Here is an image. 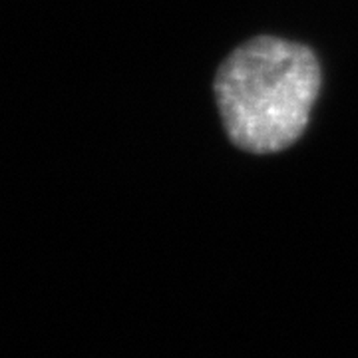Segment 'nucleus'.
<instances>
[{
	"instance_id": "nucleus-1",
	"label": "nucleus",
	"mask_w": 358,
	"mask_h": 358,
	"mask_svg": "<svg viewBox=\"0 0 358 358\" xmlns=\"http://www.w3.org/2000/svg\"><path fill=\"white\" fill-rule=\"evenodd\" d=\"M319 88L320 66L313 50L273 36L245 42L215 78L227 136L253 154L293 145L307 128Z\"/></svg>"
}]
</instances>
